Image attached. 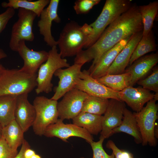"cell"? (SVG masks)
<instances>
[{
  "instance_id": "1",
  "label": "cell",
  "mask_w": 158,
  "mask_h": 158,
  "mask_svg": "<svg viewBox=\"0 0 158 158\" xmlns=\"http://www.w3.org/2000/svg\"><path fill=\"white\" fill-rule=\"evenodd\" d=\"M141 17L135 4L123 13L106 28L96 41L85 50L76 56L74 63L83 65L93 60L89 70H91L103 55L121 40L142 31Z\"/></svg>"
},
{
  "instance_id": "2",
  "label": "cell",
  "mask_w": 158,
  "mask_h": 158,
  "mask_svg": "<svg viewBox=\"0 0 158 158\" xmlns=\"http://www.w3.org/2000/svg\"><path fill=\"white\" fill-rule=\"evenodd\" d=\"M93 34L92 28L87 23L81 26L74 21L67 23L57 41L61 57L65 58L76 56Z\"/></svg>"
},
{
  "instance_id": "3",
  "label": "cell",
  "mask_w": 158,
  "mask_h": 158,
  "mask_svg": "<svg viewBox=\"0 0 158 158\" xmlns=\"http://www.w3.org/2000/svg\"><path fill=\"white\" fill-rule=\"evenodd\" d=\"M37 76L20 69L5 68L0 75V97L28 94L37 86Z\"/></svg>"
},
{
  "instance_id": "4",
  "label": "cell",
  "mask_w": 158,
  "mask_h": 158,
  "mask_svg": "<svg viewBox=\"0 0 158 158\" xmlns=\"http://www.w3.org/2000/svg\"><path fill=\"white\" fill-rule=\"evenodd\" d=\"M131 1L130 0H107L99 16L89 25L93 34L83 48L87 49L94 44L108 26L129 8L132 5Z\"/></svg>"
},
{
  "instance_id": "5",
  "label": "cell",
  "mask_w": 158,
  "mask_h": 158,
  "mask_svg": "<svg viewBox=\"0 0 158 158\" xmlns=\"http://www.w3.org/2000/svg\"><path fill=\"white\" fill-rule=\"evenodd\" d=\"M48 53L47 60L40 67L37 75L35 91L37 95L43 92L48 93L51 92L53 85L51 80L56 71L70 66L67 59L62 58L58 52L57 46L51 47Z\"/></svg>"
},
{
  "instance_id": "6",
  "label": "cell",
  "mask_w": 158,
  "mask_h": 158,
  "mask_svg": "<svg viewBox=\"0 0 158 158\" xmlns=\"http://www.w3.org/2000/svg\"><path fill=\"white\" fill-rule=\"evenodd\" d=\"M57 101L44 96L36 97L33 102L35 117L32 127L35 134L43 135L47 127L55 123L59 119Z\"/></svg>"
},
{
  "instance_id": "7",
  "label": "cell",
  "mask_w": 158,
  "mask_h": 158,
  "mask_svg": "<svg viewBox=\"0 0 158 158\" xmlns=\"http://www.w3.org/2000/svg\"><path fill=\"white\" fill-rule=\"evenodd\" d=\"M156 101L152 99L140 111L133 113L140 133L143 146L148 144L154 147L157 145L154 134L155 122L158 118V106Z\"/></svg>"
},
{
  "instance_id": "8",
  "label": "cell",
  "mask_w": 158,
  "mask_h": 158,
  "mask_svg": "<svg viewBox=\"0 0 158 158\" xmlns=\"http://www.w3.org/2000/svg\"><path fill=\"white\" fill-rule=\"evenodd\" d=\"M18 16V20L12 27L9 43L10 49L17 52L20 41L32 42L34 40L32 27L37 16L34 12L22 8H19Z\"/></svg>"
},
{
  "instance_id": "9",
  "label": "cell",
  "mask_w": 158,
  "mask_h": 158,
  "mask_svg": "<svg viewBox=\"0 0 158 158\" xmlns=\"http://www.w3.org/2000/svg\"><path fill=\"white\" fill-rule=\"evenodd\" d=\"M88 95L74 88L66 93L57 104L59 119H73L81 112L83 102Z\"/></svg>"
},
{
  "instance_id": "10",
  "label": "cell",
  "mask_w": 158,
  "mask_h": 158,
  "mask_svg": "<svg viewBox=\"0 0 158 158\" xmlns=\"http://www.w3.org/2000/svg\"><path fill=\"white\" fill-rule=\"evenodd\" d=\"M74 88L89 95L121 100L119 92L114 91L99 82L90 75L87 70L81 71L80 78L78 80Z\"/></svg>"
},
{
  "instance_id": "11",
  "label": "cell",
  "mask_w": 158,
  "mask_h": 158,
  "mask_svg": "<svg viewBox=\"0 0 158 158\" xmlns=\"http://www.w3.org/2000/svg\"><path fill=\"white\" fill-rule=\"evenodd\" d=\"M63 120L59 118L55 123L49 125L43 135L49 138L56 137L65 142L71 137L82 138L90 144L93 141L94 138L84 128L73 124H65Z\"/></svg>"
},
{
  "instance_id": "12",
  "label": "cell",
  "mask_w": 158,
  "mask_h": 158,
  "mask_svg": "<svg viewBox=\"0 0 158 158\" xmlns=\"http://www.w3.org/2000/svg\"><path fill=\"white\" fill-rule=\"evenodd\" d=\"M83 66L74 64L66 68H60L56 71L54 75L59 80L58 85L54 88V93L51 99L57 101L66 93L74 88L80 78Z\"/></svg>"
},
{
  "instance_id": "13",
  "label": "cell",
  "mask_w": 158,
  "mask_h": 158,
  "mask_svg": "<svg viewBox=\"0 0 158 158\" xmlns=\"http://www.w3.org/2000/svg\"><path fill=\"white\" fill-rule=\"evenodd\" d=\"M59 0H51L47 7L41 12L37 23L40 34L43 37L44 41L51 47L57 45V42L52 35L51 27L54 21L59 23L61 19L58 14Z\"/></svg>"
},
{
  "instance_id": "14",
  "label": "cell",
  "mask_w": 158,
  "mask_h": 158,
  "mask_svg": "<svg viewBox=\"0 0 158 158\" xmlns=\"http://www.w3.org/2000/svg\"><path fill=\"white\" fill-rule=\"evenodd\" d=\"M124 102L121 101L110 99L103 116L102 129L99 137L104 139L112 135V132L121 124L123 112L125 107Z\"/></svg>"
},
{
  "instance_id": "15",
  "label": "cell",
  "mask_w": 158,
  "mask_h": 158,
  "mask_svg": "<svg viewBox=\"0 0 158 158\" xmlns=\"http://www.w3.org/2000/svg\"><path fill=\"white\" fill-rule=\"evenodd\" d=\"M17 52L24 61L23 65L20 70L31 75L36 74L38 69L46 61L49 55L48 52L44 50L36 51L30 49L24 41L19 42Z\"/></svg>"
},
{
  "instance_id": "16",
  "label": "cell",
  "mask_w": 158,
  "mask_h": 158,
  "mask_svg": "<svg viewBox=\"0 0 158 158\" xmlns=\"http://www.w3.org/2000/svg\"><path fill=\"white\" fill-rule=\"evenodd\" d=\"M28 94L17 96L14 111V119L23 132L27 131L32 126L36 115L33 104L29 101Z\"/></svg>"
},
{
  "instance_id": "17",
  "label": "cell",
  "mask_w": 158,
  "mask_h": 158,
  "mask_svg": "<svg viewBox=\"0 0 158 158\" xmlns=\"http://www.w3.org/2000/svg\"><path fill=\"white\" fill-rule=\"evenodd\" d=\"M121 100L125 102L135 112H138L145 103L154 99V95L142 87L129 86L119 92Z\"/></svg>"
},
{
  "instance_id": "18",
  "label": "cell",
  "mask_w": 158,
  "mask_h": 158,
  "mask_svg": "<svg viewBox=\"0 0 158 158\" xmlns=\"http://www.w3.org/2000/svg\"><path fill=\"white\" fill-rule=\"evenodd\" d=\"M142 37V31L133 35L119 52L107 70L106 74H119L124 72L135 48Z\"/></svg>"
},
{
  "instance_id": "19",
  "label": "cell",
  "mask_w": 158,
  "mask_h": 158,
  "mask_svg": "<svg viewBox=\"0 0 158 158\" xmlns=\"http://www.w3.org/2000/svg\"><path fill=\"white\" fill-rule=\"evenodd\" d=\"M158 62L157 53L143 56L134 61L124 71L130 75V86H133L138 81L143 79Z\"/></svg>"
},
{
  "instance_id": "20",
  "label": "cell",
  "mask_w": 158,
  "mask_h": 158,
  "mask_svg": "<svg viewBox=\"0 0 158 158\" xmlns=\"http://www.w3.org/2000/svg\"><path fill=\"white\" fill-rule=\"evenodd\" d=\"M132 36L121 40L105 53L97 64L89 72L90 75L95 79L105 75L118 54L125 47Z\"/></svg>"
},
{
  "instance_id": "21",
  "label": "cell",
  "mask_w": 158,
  "mask_h": 158,
  "mask_svg": "<svg viewBox=\"0 0 158 158\" xmlns=\"http://www.w3.org/2000/svg\"><path fill=\"white\" fill-rule=\"evenodd\" d=\"M103 116L81 111L72 119L73 123L91 135H97L102 129Z\"/></svg>"
},
{
  "instance_id": "22",
  "label": "cell",
  "mask_w": 158,
  "mask_h": 158,
  "mask_svg": "<svg viewBox=\"0 0 158 158\" xmlns=\"http://www.w3.org/2000/svg\"><path fill=\"white\" fill-rule=\"evenodd\" d=\"M120 132L125 133L133 136L136 144L142 143L140 133L135 117L133 113L126 108L123 111L121 124L112 130V135Z\"/></svg>"
},
{
  "instance_id": "23",
  "label": "cell",
  "mask_w": 158,
  "mask_h": 158,
  "mask_svg": "<svg viewBox=\"0 0 158 158\" xmlns=\"http://www.w3.org/2000/svg\"><path fill=\"white\" fill-rule=\"evenodd\" d=\"M24 133L15 119L2 129V137L12 148L15 150H17L24 140Z\"/></svg>"
},
{
  "instance_id": "24",
  "label": "cell",
  "mask_w": 158,
  "mask_h": 158,
  "mask_svg": "<svg viewBox=\"0 0 158 158\" xmlns=\"http://www.w3.org/2000/svg\"><path fill=\"white\" fill-rule=\"evenodd\" d=\"M49 0H38L30 1L27 0H8V2H4L1 4L4 8H11L14 9L22 8L35 13L39 17L45 7L48 5Z\"/></svg>"
},
{
  "instance_id": "25",
  "label": "cell",
  "mask_w": 158,
  "mask_h": 158,
  "mask_svg": "<svg viewBox=\"0 0 158 158\" xmlns=\"http://www.w3.org/2000/svg\"><path fill=\"white\" fill-rule=\"evenodd\" d=\"M143 25L142 37L147 35L152 30L154 21L158 10V1L150 2L146 5L138 6Z\"/></svg>"
},
{
  "instance_id": "26",
  "label": "cell",
  "mask_w": 158,
  "mask_h": 158,
  "mask_svg": "<svg viewBox=\"0 0 158 158\" xmlns=\"http://www.w3.org/2000/svg\"><path fill=\"white\" fill-rule=\"evenodd\" d=\"M130 76L127 72L119 74H106L96 80L113 90L120 92L130 86Z\"/></svg>"
},
{
  "instance_id": "27",
  "label": "cell",
  "mask_w": 158,
  "mask_h": 158,
  "mask_svg": "<svg viewBox=\"0 0 158 158\" xmlns=\"http://www.w3.org/2000/svg\"><path fill=\"white\" fill-rule=\"evenodd\" d=\"M17 96L0 97V124L2 128L14 119V111Z\"/></svg>"
},
{
  "instance_id": "28",
  "label": "cell",
  "mask_w": 158,
  "mask_h": 158,
  "mask_svg": "<svg viewBox=\"0 0 158 158\" xmlns=\"http://www.w3.org/2000/svg\"><path fill=\"white\" fill-rule=\"evenodd\" d=\"M156 47L154 37L152 30L146 36L142 37L132 54L129 64L131 65L146 54L156 51Z\"/></svg>"
},
{
  "instance_id": "29",
  "label": "cell",
  "mask_w": 158,
  "mask_h": 158,
  "mask_svg": "<svg viewBox=\"0 0 158 158\" xmlns=\"http://www.w3.org/2000/svg\"><path fill=\"white\" fill-rule=\"evenodd\" d=\"M108 99L88 95L85 100L81 111L102 115L107 107Z\"/></svg>"
},
{
  "instance_id": "30",
  "label": "cell",
  "mask_w": 158,
  "mask_h": 158,
  "mask_svg": "<svg viewBox=\"0 0 158 158\" xmlns=\"http://www.w3.org/2000/svg\"><path fill=\"white\" fill-rule=\"evenodd\" d=\"M152 72L147 77L138 81L136 83L142 87L158 94V67L152 69Z\"/></svg>"
},
{
  "instance_id": "31",
  "label": "cell",
  "mask_w": 158,
  "mask_h": 158,
  "mask_svg": "<svg viewBox=\"0 0 158 158\" xmlns=\"http://www.w3.org/2000/svg\"><path fill=\"white\" fill-rule=\"evenodd\" d=\"M100 1V0H78L74 3L73 8L77 14H85Z\"/></svg>"
},
{
  "instance_id": "32",
  "label": "cell",
  "mask_w": 158,
  "mask_h": 158,
  "mask_svg": "<svg viewBox=\"0 0 158 158\" xmlns=\"http://www.w3.org/2000/svg\"><path fill=\"white\" fill-rule=\"evenodd\" d=\"M104 140V138L99 137L98 141H93L90 144L93 151L92 158H115L113 153L109 155L104 150L103 147Z\"/></svg>"
},
{
  "instance_id": "33",
  "label": "cell",
  "mask_w": 158,
  "mask_h": 158,
  "mask_svg": "<svg viewBox=\"0 0 158 158\" xmlns=\"http://www.w3.org/2000/svg\"><path fill=\"white\" fill-rule=\"evenodd\" d=\"M18 153L17 150L12 148L2 137L0 139V158H14Z\"/></svg>"
},
{
  "instance_id": "34",
  "label": "cell",
  "mask_w": 158,
  "mask_h": 158,
  "mask_svg": "<svg viewBox=\"0 0 158 158\" xmlns=\"http://www.w3.org/2000/svg\"><path fill=\"white\" fill-rule=\"evenodd\" d=\"M106 146L107 148L112 150L115 158H131L133 156V154L129 152L118 148L111 140L107 141Z\"/></svg>"
},
{
  "instance_id": "35",
  "label": "cell",
  "mask_w": 158,
  "mask_h": 158,
  "mask_svg": "<svg viewBox=\"0 0 158 158\" xmlns=\"http://www.w3.org/2000/svg\"><path fill=\"white\" fill-rule=\"evenodd\" d=\"M15 13V9L11 8H8L4 12L0 14V34Z\"/></svg>"
},
{
  "instance_id": "36",
  "label": "cell",
  "mask_w": 158,
  "mask_h": 158,
  "mask_svg": "<svg viewBox=\"0 0 158 158\" xmlns=\"http://www.w3.org/2000/svg\"><path fill=\"white\" fill-rule=\"evenodd\" d=\"M29 147H30L29 144L26 140H24L21 145L20 151L14 158H24V152L27 148Z\"/></svg>"
},
{
  "instance_id": "37",
  "label": "cell",
  "mask_w": 158,
  "mask_h": 158,
  "mask_svg": "<svg viewBox=\"0 0 158 158\" xmlns=\"http://www.w3.org/2000/svg\"><path fill=\"white\" fill-rule=\"evenodd\" d=\"M35 154L34 150L31 149L30 147L28 148L24 152V158H31Z\"/></svg>"
},
{
  "instance_id": "38",
  "label": "cell",
  "mask_w": 158,
  "mask_h": 158,
  "mask_svg": "<svg viewBox=\"0 0 158 158\" xmlns=\"http://www.w3.org/2000/svg\"><path fill=\"white\" fill-rule=\"evenodd\" d=\"M7 55L3 49L0 48V60L6 58Z\"/></svg>"
},
{
  "instance_id": "39",
  "label": "cell",
  "mask_w": 158,
  "mask_h": 158,
  "mask_svg": "<svg viewBox=\"0 0 158 158\" xmlns=\"http://www.w3.org/2000/svg\"><path fill=\"white\" fill-rule=\"evenodd\" d=\"M154 134L156 138H158V125L157 124H155L154 130Z\"/></svg>"
},
{
  "instance_id": "40",
  "label": "cell",
  "mask_w": 158,
  "mask_h": 158,
  "mask_svg": "<svg viewBox=\"0 0 158 158\" xmlns=\"http://www.w3.org/2000/svg\"><path fill=\"white\" fill-rule=\"evenodd\" d=\"M5 69V68L0 63V75Z\"/></svg>"
},
{
  "instance_id": "41",
  "label": "cell",
  "mask_w": 158,
  "mask_h": 158,
  "mask_svg": "<svg viewBox=\"0 0 158 158\" xmlns=\"http://www.w3.org/2000/svg\"><path fill=\"white\" fill-rule=\"evenodd\" d=\"M31 158H41V157L39 154H35Z\"/></svg>"
},
{
  "instance_id": "42",
  "label": "cell",
  "mask_w": 158,
  "mask_h": 158,
  "mask_svg": "<svg viewBox=\"0 0 158 158\" xmlns=\"http://www.w3.org/2000/svg\"><path fill=\"white\" fill-rule=\"evenodd\" d=\"M2 127L1 124H0V139L2 137Z\"/></svg>"
},
{
  "instance_id": "43",
  "label": "cell",
  "mask_w": 158,
  "mask_h": 158,
  "mask_svg": "<svg viewBox=\"0 0 158 158\" xmlns=\"http://www.w3.org/2000/svg\"><path fill=\"white\" fill-rule=\"evenodd\" d=\"M131 158H134L133 157V156Z\"/></svg>"
},
{
  "instance_id": "44",
  "label": "cell",
  "mask_w": 158,
  "mask_h": 158,
  "mask_svg": "<svg viewBox=\"0 0 158 158\" xmlns=\"http://www.w3.org/2000/svg\"><path fill=\"white\" fill-rule=\"evenodd\" d=\"M80 158H84L83 157H80Z\"/></svg>"
}]
</instances>
